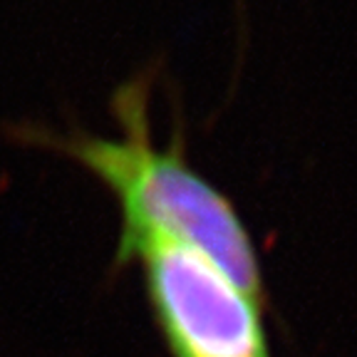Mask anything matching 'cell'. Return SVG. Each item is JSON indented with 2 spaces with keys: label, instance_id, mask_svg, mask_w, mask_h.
<instances>
[{
  "label": "cell",
  "instance_id": "obj_1",
  "mask_svg": "<svg viewBox=\"0 0 357 357\" xmlns=\"http://www.w3.org/2000/svg\"><path fill=\"white\" fill-rule=\"evenodd\" d=\"M149 97L151 75H137L114 89L112 114L117 119V137L77 127L55 132L38 124H20L15 137L22 144L73 159L117 199L122 216L117 266H127L134 251L151 241L184 243L211 258L266 305L261 253L243 216L229 196L191 167L178 124H174L167 144H156Z\"/></svg>",
  "mask_w": 357,
  "mask_h": 357
},
{
  "label": "cell",
  "instance_id": "obj_2",
  "mask_svg": "<svg viewBox=\"0 0 357 357\" xmlns=\"http://www.w3.org/2000/svg\"><path fill=\"white\" fill-rule=\"evenodd\" d=\"M132 261L142 266L151 318L172 357H273L263 303L208 256L151 241Z\"/></svg>",
  "mask_w": 357,
  "mask_h": 357
}]
</instances>
